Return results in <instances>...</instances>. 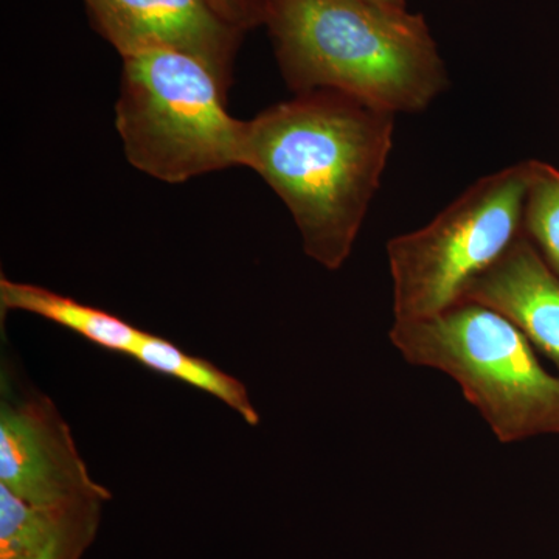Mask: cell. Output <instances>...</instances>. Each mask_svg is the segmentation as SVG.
I'll return each instance as SVG.
<instances>
[{
    "label": "cell",
    "mask_w": 559,
    "mask_h": 559,
    "mask_svg": "<svg viewBox=\"0 0 559 559\" xmlns=\"http://www.w3.org/2000/svg\"><path fill=\"white\" fill-rule=\"evenodd\" d=\"M393 347L412 366L457 382L503 444L559 433V374L506 316L474 301L418 320H393Z\"/></svg>",
    "instance_id": "cell-3"
},
{
    "label": "cell",
    "mask_w": 559,
    "mask_h": 559,
    "mask_svg": "<svg viewBox=\"0 0 559 559\" xmlns=\"http://www.w3.org/2000/svg\"><path fill=\"white\" fill-rule=\"evenodd\" d=\"M460 301L506 316L559 371V275L525 235L469 282Z\"/></svg>",
    "instance_id": "cell-8"
},
{
    "label": "cell",
    "mask_w": 559,
    "mask_h": 559,
    "mask_svg": "<svg viewBox=\"0 0 559 559\" xmlns=\"http://www.w3.org/2000/svg\"><path fill=\"white\" fill-rule=\"evenodd\" d=\"M0 390V487L35 506L108 502L57 404L39 390L13 388L5 371Z\"/></svg>",
    "instance_id": "cell-6"
},
{
    "label": "cell",
    "mask_w": 559,
    "mask_h": 559,
    "mask_svg": "<svg viewBox=\"0 0 559 559\" xmlns=\"http://www.w3.org/2000/svg\"><path fill=\"white\" fill-rule=\"evenodd\" d=\"M524 235L559 275V171L532 160Z\"/></svg>",
    "instance_id": "cell-12"
},
{
    "label": "cell",
    "mask_w": 559,
    "mask_h": 559,
    "mask_svg": "<svg viewBox=\"0 0 559 559\" xmlns=\"http://www.w3.org/2000/svg\"><path fill=\"white\" fill-rule=\"evenodd\" d=\"M267 31L290 91H334L390 114L421 112L447 90L423 14L367 0H267Z\"/></svg>",
    "instance_id": "cell-2"
},
{
    "label": "cell",
    "mask_w": 559,
    "mask_h": 559,
    "mask_svg": "<svg viewBox=\"0 0 559 559\" xmlns=\"http://www.w3.org/2000/svg\"><path fill=\"white\" fill-rule=\"evenodd\" d=\"M532 160L485 176L429 224L388 245L393 320L432 318L524 237Z\"/></svg>",
    "instance_id": "cell-5"
},
{
    "label": "cell",
    "mask_w": 559,
    "mask_h": 559,
    "mask_svg": "<svg viewBox=\"0 0 559 559\" xmlns=\"http://www.w3.org/2000/svg\"><path fill=\"white\" fill-rule=\"evenodd\" d=\"M395 114L334 91L296 94L246 121L245 167L288 207L329 271L355 248L393 148Z\"/></svg>",
    "instance_id": "cell-1"
},
{
    "label": "cell",
    "mask_w": 559,
    "mask_h": 559,
    "mask_svg": "<svg viewBox=\"0 0 559 559\" xmlns=\"http://www.w3.org/2000/svg\"><path fill=\"white\" fill-rule=\"evenodd\" d=\"M130 358L154 373L165 374L209 393L237 412L249 426L260 425L259 411L250 401L248 389L238 378L221 370L207 359L183 352L171 341L145 331Z\"/></svg>",
    "instance_id": "cell-11"
},
{
    "label": "cell",
    "mask_w": 559,
    "mask_h": 559,
    "mask_svg": "<svg viewBox=\"0 0 559 559\" xmlns=\"http://www.w3.org/2000/svg\"><path fill=\"white\" fill-rule=\"evenodd\" d=\"M92 24L120 57L175 50L204 61L227 91L245 33L207 0H84Z\"/></svg>",
    "instance_id": "cell-7"
},
{
    "label": "cell",
    "mask_w": 559,
    "mask_h": 559,
    "mask_svg": "<svg viewBox=\"0 0 559 559\" xmlns=\"http://www.w3.org/2000/svg\"><path fill=\"white\" fill-rule=\"evenodd\" d=\"M0 311L2 316L11 311L38 316L106 352L124 356H131L145 333L119 316L43 286L14 282L5 275L0 277Z\"/></svg>",
    "instance_id": "cell-10"
},
{
    "label": "cell",
    "mask_w": 559,
    "mask_h": 559,
    "mask_svg": "<svg viewBox=\"0 0 559 559\" xmlns=\"http://www.w3.org/2000/svg\"><path fill=\"white\" fill-rule=\"evenodd\" d=\"M367 2L377 3V5L389 7V9H407L406 0H367Z\"/></svg>",
    "instance_id": "cell-14"
},
{
    "label": "cell",
    "mask_w": 559,
    "mask_h": 559,
    "mask_svg": "<svg viewBox=\"0 0 559 559\" xmlns=\"http://www.w3.org/2000/svg\"><path fill=\"white\" fill-rule=\"evenodd\" d=\"M106 500L25 502L0 487V559H81L97 538Z\"/></svg>",
    "instance_id": "cell-9"
},
{
    "label": "cell",
    "mask_w": 559,
    "mask_h": 559,
    "mask_svg": "<svg viewBox=\"0 0 559 559\" xmlns=\"http://www.w3.org/2000/svg\"><path fill=\"white\" fill-rule=\"evenodd\" d=\"M121 60L116 127L132 167L167 183L245 167L246 121L204 61L175 50Z\"/></svg>",
    "instance_id": "cell-4"
},
{
    "label": "cell",
    "mask_w": 559,
    "mask_h": 559,
    "mask_svg": "<svg viewBox=\"0 0 559 559\" xmlns=\"http://www.w3.org/2000/svg\"><path fill=\"white\" fill-rule=\"evenodd\" d=\"M224 21L242 32L266 24L267 0H207Z\"/></svg>",
    "instance_id": "cell-13"
}]
</instances>
